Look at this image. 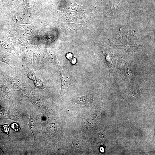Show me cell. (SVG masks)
I'll use <instances>...</instances> for the list:
<instances>
[{"label": "cell", "mask_w": 155, "mask_h": 155, "mask_svg": "<svg viewBox=\"0 0 155 155\" xmlns=\"http://www.w3.org/2000/svg\"><path fill=\"white\" fill-rule=\"evenodd\" d=\"M61 88L60 94H64L67 91L70 84V78L69 74L64 70L60 71Z\"/></svg>", "instance_id": "cell-1"}, {"label": "cell", "mask_w": 155, "mask_h": 155, "mask_svg": "<svg viewBox=\"0 0 155 155\" xmlns=\"http://www.w3.org/2000/svg\"><path fill=\"white\" fill-rule=\"evenodd\" d=\"M92 100V98L91 96L88 95L76 97L75 99V102L78 104L85 106L91 102Z\"/></svg>", "instance_id": "cell-2"}, {"label": "cell", "mask_w": 155, "mask_h": 155, "mask_svg": "<svg viewBox=\"0 0 155 155\" xmlns=\"http://www.w3.org/2000/svg\"><path fill=\"white\" fill-rule=\"evenodd\" d=\"M28 126L29 128L30 129L31 131L32 132L34 138L35 140L36 137V123L34 119L31 117L29 119Z\"/></svg>", "instance_id": "cell-3"}, {"label": "cell", "mask_w": 155, "mask_h": 155, "mask_svg": "<svg viewBox=\"0 0 155 155\" xmlns=\"http://www.w3.org/2000/svg\"><path fill=\"white\" fill-rule=\"evenodd\" d=\"M8 78L7 79L10 85L14 87H20L21 84L19 80L13 77H8Z\"/></svg>", "instance_id": "cell-4"}, {"label": "cell", "mask_w": 155, "mask_h": 155, "mask_svg": "<svg viewBox=\"0 0 155 155\" xmlns=\"http://www.w3.org/2000/svg\"><path fill=\"white\" fill-rule=\"evenodd\" d=\"M0 61L4 62L9 65L11 64V61L6 56L0 54Z\"/></svg>", "instance_id": "cell-5"}, {"label": "cell", "mask_w": 155, "mask_h": 155, "mask_svg": "<svg viewBox=\"0 0 155 155\" xmlns=\"http://www.w3.org/2000/svg\"><path fill=\"white\" fill-rule=\"evenodd\" d=\"M1 129L3 132L8 135L9 131V126L7 124H5L1 125Z\"/></svg>", "instance_id": "cell-6"}, {"label": "cell", "mask_w": 155, "mask_h": 155, "mask_svg": "<svg viewBox=\"0 0 155 155\" xmlns=\"http://www.w3.org/2000/svg\"><path fill=\"white\" fill-rule=\"evenodd\" d=\"M10 127L15 131H18L20 129L19 124L16 123H11Z\"/></svg>", "instance_id": "cell-7"}, {"label": "cell", "mask_w": 155, "mask_h": 155, "mask_svg": "<svg viewBox=\"0 0 155 155\" xmlns=\"http://www.w3.org/2000/svg\"><path fill=\"white\" fill-rule=\"evenodd\" d=\"M0 91L3 94H5L6 90L5 86L3 82L0 80Z\"/></svg>", "instance_id": "cell-8"}, {"label": "cell", "mask_w": 155, "mask_h": 155, "mask_svg": "<svg viewBox=\"0 0 155 155\" xmlns=\"http://www.w3.org/2000/svg\"><path fill=\"white\" fill-rule=\"evenodd\" d=\"M71 63L73 65H77V60L76 59L73 57L70 60Z\"/></svg>", "instance_id": "cell-9"}, {"label": "cell", "mask_w": 155, "mask_h": 155, "mask_svg": "<svg viewBox=\"0 0 155 155\" xmlns=\"http://www.w3.org/2000/svg\"><path fill=\"white\" fill-rule=\"evenodd\" d=\"M73 54L71 52H68L67 53L66 55V58L69 59L70 60L73 57Z\"/></svg>", "instance_id": "cell-10"}, {"label": "cell", "mask_w": 155, "mask_h": 155, "mask_svg": "<svg viewBox=\"0 0 155 155\" xmlns=\"http://www.w3.org/2000/svg\"><path fill=\"white\" fill-rule=\"evenodd\" d=\"M0 149L3 152H4L5 150V149L3 147V146L0 143Z\"/></svg>", "instance_id": "cell-11"}, {"label": "cell", "mask_w": 155, "mask_h": 155, "mask_svg": "<svg viewBox=\"0 0 155 155\" xmlns=\"http://www.w3.org/2000/svg\"><path fill=\"white\" fill-rule=\"evenodd\" d=\"M104 149L102 148H100V151L101 152H103L104 151Z\"/></svg>", "instance_id": "cell-12"}]
</instances>
